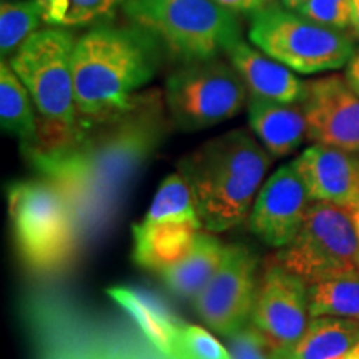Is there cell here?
Listing matches in <instances>:
<instances>
[{
	"instance_id": "cell-1",
	"label": "cell",
	"mask_w": 359,
	"mask_h": 359,
	"mask_svg": "<svg viewBox=\"0 0 359 359\" xmlns=\"http://www.w3.org/2000/svg\"><path fill=\"white\" fill-rule=\"evenodd\" d=\"M167 132V111L158 92H148L123 115L80 132L65 145L25 155L64 193L80 238H87L110 223L130 182L154 156Z\"/></svg>"
},
{
	"instance_id": "cell-2",
	"label": "cell",
	"mask_w": 359,
	"mask_h": 359,
	"mask_svg": "<svg viewBox=\"0 0 359 359\" xmlns=\"http://www.w3.org/2000/svg\"><path fill=\"white\" fill-rule=\"evenodd\" d=\"M158 60L160 40L138 25H102L82 35L74 52L79 133L132 109Z\"/></svg>"
},
{
	"instance_id": "cell-3",
	"label": "cell",
	"mask_w": 359,
	"mask_h": 359,
	"mask_svg": "<svg viewBox=\"0 0 359 359\" xmlns=\"http://www.w3.org/2000/svg\"><path fill=\"white\" fill-rule=\"evenodd\" d=\"M271 155L246 128L206 142L178 163L203 228L231 230L250 217Z\"/></svg>"
},
{
	"instance_id": "cell-4",
	"label": "cell",
	"mask_w": 359,
	"mask_h": 359,
	"mask_svg": "<svg viewBox=\"0 0 359 359\" xmlns=\"http://www.w3.org/2000/svg\"><path fill=\"white\" fill-rule=\"evenodd\" d=\"M77 40L69 29L53 27L35 32L8 64L29 90L39 118V140L30 151L65 145L79 135L74 83Z\"/></svg>"
},
{
	"instance_id": "cell-5",
	"label": "cell",
	"mask_w": 359,
	"mask_h": 359,
	"mask_svg": "<svg viewBox=\"0 0 359 359\" xmlns=\"http://www.w3.org/2000/svg\"><path fill=\"white\" fill-rule=\"evenodd\" d=\"M122 11L182 64L212 60L241 40L236 13L215 0H127Z\"/></svg>"
},
{
	"instance_id": "cell-6",
	"label": "cell",
	"mask_w": 359,
	"mask_h": 359,
	"mask_svg": "<svg viewBox=\"0 0 359 359\" xmlns=\"http://www.w3.org/2000/svg\"><path fill=\"white\" fill-rule=\"evenodd\" d=\"M8 213L20 255L37 271H55L70 262L80 233L69 201L47 180L8 188Z\"/></svg>"
},
{
	"instance_id": "cell-7",
	"label": "cell",
	"mask_w": 359,
	"mask_h": 359,
	"mask_svg": "<svg viewBox=\"0 0 359 359\" xmlns=\"http://www.w3.org/2000/svg\"><path fill=\"white\" fill-rule=\"evenodd\" d=\"M248 37L255 47L298 74L343 69L354 52V35L316 24L271 2L251 15Z\"/></svg>"
},
{
	"instance_id": "cell-8",
	"label": "cell",
	"mask_w": 359,
	"mask_h": 359,
	"mask_svg": "<svg viewBox=\"0 0 359 359\" xmlns=\"http://www.w3.org/2000/svg\"><path fill=\"white\" fill-rule=\"evenodd\" d=\"M250 102V90L228 62L212 60L183 64L165 87V105L175 127L196 132L230 120Z\"/></svg>"
},
{
	"instance_id": "cell-9",
	"label": "cell",
	"mask_w": 359,
	"mask_h": 359,
	"mask_svg": "<svg viewBox=\"0 0 359 359\" xmlns=\"http://www.w3.org/2000/svg\"><path fill=\"white\" fill-rule=\"evenodd\" d=\"M273 259L308 285L359 273V238L351 210L313 201L302 230Z\"/></svg>"
},
{
	"instance_id": "cell-10",
	"label": "cell",
	"mask_w": 359,
	"mask_h": 359,
	"mask_svg": "<svg viewBox=\"0 0 359 359\" xmlns=\"http://www.w3.org/2000/svg\"><path fill=\"white\" fill-rule=\"evenodd\" d=\"M308 318H311L308 283L269 258L258 281L250 325L266 339L276 356L303 338Z\"/></svg>"
},
{
	"instance_id": "cell-11",
	"label": "cell",
	"mask_w": 359,
	"mask_h": 359,
	"mask_svg": "<svg viewBox=\"0 0 359 359\" xmlns=\"http://www.w3.org/2000/svg\"><path fill=\"white\" fill-rule=\"evenodd\" d=\"M258 258L245 246L228 248L208 285L193 299L196 313L213 331L231 336L246 326L257 298Z\"/></svg>"
},
{
	"instance_id": "cell-12",
	"label": "cell",
	"mask_w": 359,
	"mask_h": 359,
	"mask_svg": "<svg viewBox=\"0 0 359 359\" xmlns=\"http://www.w3.org/2000/svg\"><path fill=\"white\" fill-rule=\"evenodd\" d=\"M313 200L294 161L283 165L264 183L250 212L248 226L273 248H285L302 230Z\"/></svg>"
},
{
	"instance_id": "cell-13",
	"label": "cell",
	"mask_w": 359,
	"mask_h": 359,
	"mask_svg": "<svg viewBox=\"0 0 359 359\" xmlns=\"http://www.w3.org/2000/svg\"><path fill=\"white\" fill-rule=\"evenodd\" d=\"M308 140L359 155V95L346 77L308 82L303 103Z\"/></svg>"
},
{
	"instance_id": "cell-14",
	"label": "cell",
	"mask_w": 359,
	"mask_h": 359,
	"mask_svg": "<svg viewBox=\"0 0 359 359\" xmlns=\"http://www.w3.org/2000/svg\"><path fill=\"white\" fill-rule=\"evenodd\" d=\"M293 161L313 201L359 206V155L314 143Z\"/></svg>"
},
{
	"instance_id": "cell-15",
	"label": "cell",
	"mask_w": 359,
	"mask_h": 359,
	"mask_svg": "<svg viewBox=\"0 0 359 359\" xmlns=\"http://www.w3.org/2000/svg\"><path fill=\"white\" fill-rule=\"evenodd\" d=\"M228 60L241 75L250 95H258L283 103H303L308 82H303L291 69L271 58L243 40L226 52Z\"/></svg>"
},
{
	"instance_id": "cell-16",
	"label": "cell",
	"mask_w": 359,
	"mask_h": 359,
	"mask_svg": "<svg viewBox=\"0 0 359 359\" xmlns=\"http://www.w3.org/2000/svg\"><path fill=\"white\" fill-rule=\"evenodd\" d=\"M250 127L273 158L293 154L308 138L302 103H283L250 95Z\"/></svg>"
},
{
	"instance_id": "cell-17",
	"label": "cell",
	"mask_w": 359,
	"mask_h": 359,
	"mask_svg": "<svg viewBox=\"0 0 359 359\" xmlns=\"http://www.w3.org/2000/svg\"><path fill=\"white\" fill-rule=\"evenodd\" d=\"M200 226L187 222H143L133 226V259L147 269L161 273L178 263L188 250Z\"/></svg>"
},
{
	"instance_id": "cell-18",
	"label": "cell",
	"mask_w": 359,
	"mask_h": 359,
	"mask_svg": "<svg viewBox=\"0 0 359 359\" xmlns=\"http://www.w3.org/2000/svg\"><path fill=\"white\" fill-rule=\"evenodd\" d=\"M228 248L218 238L198 231L188 253L160 273L165 286L182 299H195L222 266Z\"/></svg>"
},
{
	"instance_id": "cell-19",
	"label": "cell",
	"mask_w": 359,
	"mask_h": 359,
	"mask_svg": "<svg viewBox=\"0 0 359 359\" xmlns=\"http://www.w3.org/2000/svg\"><path fill=\"white\" fill-rule=\"evenodd\" d=\"M107 293L130 314V318L137 323L143 336L150 341L156 351L172 358L183 325L158 298L142 290L123 288V286L110 288Z\"/></svg>"
},
{
	"instance_id": "cell-20",
	"label": "cell",
	"mask_w": 359,
	"mask_h": 359,
	"mask_svg": "<svg viewBox=\"0 0 359 359\" xmlns=\"http://www.w3.org/2000/svg\"><path fill=\"white\" fill-rule=\"evenodd\" d=\"M359 343V321L338 316L311 318L303 338L273 359H334Z\"/></svg>"
},
{
	"instance_id": "cell-21",
	"label": "cell",
	"mask_w": 359,
	"mask_h": 359,
	"mask_svg": "<svg viewBox=\"0 0 359 359\" xmlns=\"http://www.w3.org/2000/svg\"><path fill=\"white\" fill-rule=\"evenodd\" d=\"M0 122L4 132L15 135L22 150L39 140V118L34 100L8 62L0 65Z\"/></svg>"
},
{
	"instance_id": "cell-22",
	"label": "cell",
	"mask_w": 359,
	"mask_h": 359,
	"mask_svg": "<svg viewBox=\"0 0 359 359\" xmlns=\"http://www.w3.org/2000/svg\"><path fill=\"white\" fill-rule=\"evenodd\" d=\"M309 314L359 321V273L308 285Z\"/></svg>"
},
{
	"instance_id": "cell-23",
	"label": "cell",
	"mask_w": 359,
	"mask_h": 359,
	"mask_svg": "<svg viewBox=\"0 0 359 359\" xmlns=\"http://www.w3.org/2000/svg\"><path fill=\"white\" fill-rule=\"evenodd\" d=\"M145 222H187L203 228L191 188L182 173L170 175L161 182L145 215Z\"/></svg>"
},
{
	"instance_id": "cell-24",
	"label": "cell",
	"mask_w": 359,
	"mask_h": 359,
	"mask_svg": "<svg viewBox=\"0 0 359 359\" xmlns=\"http://www.w3.org/2000/svg\"><path fill=\"white\" fill-rule=\"evenodd\" d=\"M43 22V8L39 0L2 2L0 6V52L2 60H11Z\"/></svg>"
},
{
	"instance_id": "cell-25",
	"label": "cell",
	"mask_w": 359,
	"mask_h": 359,
	"mask_svg": "<svg viewBox=\"0 0 359 359\" xmlns=\"http://www.w3.org/2000/svg\"><path fill=\"white\" fill-rule=\"evenodd\" d=\"M50 27H80L111 19L127 0H39Z\"/></svg>"
},
{
	"instance_id": "cell-26",
	"label": "cell",
	"mask_w": 359,
	"mask_h": 359,
	"mask_svg": "<svg viewBox=\"0 0 359 359\" xmlns=\"http://www.w3.org/2000/svg\"><path fill=\"white\" fill-rule=\"evenodd\" d=\"M172 359H231L230 351L200 326H183Z\"/></svg>"
},
{
	"instance_id": "cell-27",
	"label": "cell",
	"mask_w": 359,
	"mask_h": 359,
	"mask_svg": "<svg viewBox=\"0 0 359 359\" xmlns=\"http://www.w3.org/2000/svg\"><path fill=\"white\" fill-rule=\"evenodd\" d=\"M296 12L316 24L351 32L353 0H308Z\"/></svg>"
},
{
	"instance_id": "cell-28",
	"label": "cell",
	"mask_w": 359,
	"mask_h": 359,
	"mask_svg": "<svg viewBox=\"0 0 359 359\" xmlns=\"http://www.w3.org/2000/svg\"><path fill=\"white\" fill-rule=\"evenodd\" d=\"M228 351L231 359H273V349L251 325L228 336Z\"/></svg>"
},
{
	"instance_id": "cell-29",
	"label": "cell",
	"mask_w": 359,
	"mask_h": 359,
	"mask_svg": "<svg viewBox=\"0 0 359 359\" xmlns=\"http://www.w3.org/2000/svg\"><path fill=\"white\" fill-rule=\"evenodd\" d=\"M219 6L226 7L228 11L235 13H248L251 17L255 12L262 11L268 4L275 2V0H215Z\"/></svg>"
},
{
	"instance_id": "cell-30",
	"label": "cell",
	"mask_w": 359,
	"mask_h": 359,
	"mask_svg": "<svg viewBox=\"0 0 359 359\" xmlns=\"http://www.w3.org/2000/svg\"><path fill=\"white\" fill-rule=\"evenodd\" d=\"M344 77H346L348 83L351 85V88L359 95V64L349 60L348 69H346V75H344Z\"/></svg>"
},
{
	"instance_id": "cell-31",
	"label": "cell",
	"mask_w": 359,
	"mask_h": 359,
	"mask_svg": "<svg viewBox=\"0 0 359 359\" xmlns=\"http://www.w3.org/2000/svg\"><path fill=\"white\" fill-rule=\"evenodd\" d=\"M351 34H353L356 39H359V0H353Z\"/></svg>"
},
{
	"instance_id": "cell-32",
	"label": "cell",
	"mask_w": 359,
	"mask_h": 359,
	"mask_svg": "<svg viewBox=\"0 0 359 359\" xmlns=\"http://www.w3.org/2000/svg\"><path fill=\"white\" fill-rule=\"evenodd\" d=\"M283 7L290 8V11H298L299 7H303L308 0H278Z\"/></svg>"
},
{
	"instance_id": "cell-33",
	"label": "cell",
	"mask_w": 359,
	"mask_h": 359,
	"mask_svg": "<svg viewBox=\"0 0 359 359\" xmlns=\"http://www.w3.org/2000/svg\"><path fill=\"white\" fill-rule=\"evenodd\" d=\"M334 359H359V343L354 348L349 349L348 353L341 354L339 358H334Z\"/></svg>"
},
{
	"instance_id": "cell-34",
	"label": "cell",
	"mask_w": 359,
	"mask_h": 359,
	"mask_svg": "<svg viewBox=\"0 0 359 359\" xmlns=\"http://www.w3.org/2000/svg\"><path fill=\"white\" fill-rule=\"evenodd\" d=\"M87 359H127V358L115 356V354H95V356H90Z\"/></svg>"
},
{
	"instance_id": "cell-35",
	"label": "cell",
	"mask_w": 359,
	"mask_h": 359,
	"mask_svg": "<svg viewBox=\"0 0 359 359\" xmlns=\"http://www.w3.org/2000/svg\"><path fill=\"white\" fill-rule=\"evenodd\" d=\"M351 213H353V222H354V226H356L358 238H359V206H356Z\"/></svg>"
},
{
	"instance_id": "cell-36",
	"label": "cell",
	"mask_w": 359,
	"mask_h": 359,
	"mask_svg": "<svg viewBox=\"0 0 359 359\" xmlns=\"http://www.w3.org/2000/svg\"><path fill=\"white\" fill-rule=\"evenodd\" d=\"M351 62H356V64H359V50L354 53L353 58H351Z\"/></svg>"
},
{
	"instance_id": "cell-37",
	"label": "cell",
	"mask_w": 359,
	"mask_h": 359,
	"mask_svg": "<svg viewBox=\"0 0 359 359\" xmlns=\"http://www.w3.org/2000/svg\"><path fill=\"white\" fill-rule=\"evenodd\" d=\"M2 2H22V0H2Z\"/></svg>"
}]
</instances>
